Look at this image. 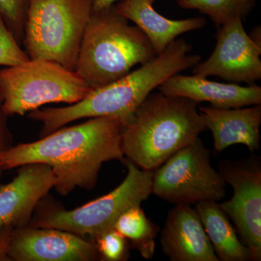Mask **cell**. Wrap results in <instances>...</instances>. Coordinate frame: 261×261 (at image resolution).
<instances>
[{
  "instance_id": "obj_1",
  "label": "cell",
  "mask_w": 261,
  "mask_h": 261,
  "mask_svg": "<svg viewBox=\"0 0 261 261\" xmlns=\"http://www.w3.org/2000/svg\"><path fill=\"white\" fill-rule=\"evenodd\" d=\"M125 125L116 118L97 117L75 126L62 127L41 140L19 144L0 152L5 170L31 163L50 166L54 188L62 196L75 188L92 190L104 163L124 160L121 135Z\"/></svg>"
},
{
  "instance_id": "obj_2",
  "label": "cell",
  "mask_w": 261,
  "mask_h": 261,
  "mask_svg": "<svg viewBox=\"0 0 261 261\" xmlns=\"http://www.w3.org/2000/svg\"><path fill=\"white\" fill-rule=\"evenodd\" d=\"M192 65L191 56L185 46L173 42L145 64L113 83L92 89L79 102L65 107L39 108L28 116L42 123V137L82 118L108 117L126 125L154 89Z\"/></svg>"
},
{
  "instance_id": "obj_3",
  "label": "cell",
  "mask_w": 261,
  "mask_h": 261,
  "mask_svg": "<svg viewBox=\"0 0 261 261\" xmlns=\"http://www.w3.org/2000/svg\"><path fill=\"white\" fill-rule=\"evenodd\" d=\"M200 103L161 92L150 93L123 127V155L142 169L154 171L207 130Z\"/></svg>"
},
{
  "instance_id": "obj_4",
  "label": "cell",
  "mask_w": 261,
  "mask_h": 261,
  "mask_svg": "<svg viewBox=\"0 0 261 261\" xmlns=\"http://www.w3.org/2000/svg\"><path fill=\"white\" fill-rule=\"evenodd\" d=\"M113 5L92 13L81 44L74 71L92 89L120 80L157 55L145 34Z\"/></svg>"
},
{
  "instance_id": "obj_5",
  "label": "cell",
  "mask_w": 261,
  "mask_h": 261,
  "mask_svg": "<svg viewBox=\"0 0 261 261\" xmlns=\"http://www.w3.org/2000/svg\"><path fill=\"white\" fill-rule=\"evenodd\" d=\"M93 0H29L23 42L30 59L75 70Z\"/></svg>"
},
{
  "instance_id": "obj_6",
  "label": "cell",
  "mask_w": 261,
  "mask_h": 261,
  "mask_svg": "<svg viewBox=\"0 0 261 261\" xmlns=\"http://www.w3.org/2000/svg\"><path fill=\"white\" fill-rule=\"evenodd\" d=\"M91 90L74 70L47 60L0 69V102L7 116H23L49 103L74 104Z\"/></svg>"
},
{
  "instance_id": "obj_7",
  "label": "cell",
  "mask_w": 261,
  "mask_h": 261,
  "mask_svg": "<svg viewBox=\"0 0 261 261\" xmlns=\"http://www.w3.org/2000/svg\"><path fill=\"white\" fill-rule=\"evenodd\" d=\"M128 173L121 185L107 195L71 211L57 210L43 215L33 227L63 230L96 239L110 230L125 211L140 206L152 194L153 171L140 168L125 158Z\"/></svg>"
},
{
  "instance_id": "obj_8",
  "label": "cell",
  "mask_w": 261,
  "mask_h": 261,
  "mask_svg": "<svg viewBox=\"0 0 261 261\" xmlns=\"http://www.w3.org/2000/svg\"><path fill=\"white\" fill-rule=\"evenodd\" d=\"M152 194L174 205L219 202L226 195V183L198 137L153 171Z\"/></svg>"
},
{
  "instance_id": "obj_9",
  "label": "cell",
  "mask_w": 261,
  "mask_h": 261,
  "mask_svg": "<svg viewBox=\"0 0 261 261\" xmlns=\"http://www.w3.org/2000/svg\"><path fill=\"white\" fill-rule=\"evenodd\" d=\"M219 173L233 188L229 200L219 205L232 221L239 239L251 251L252 260H261V164L250 159L220 164Z\"/></svg>"
},
{
  "instance_id": "obj_10",
  "label": "cell",
  "mask_w": 261,
  "mask_h": 261,
  "mask_svg": "<svg viewBox=\"0 0 261 261\" xmlns=\"http://www.w3.org/2000/svg\"><path fill=\"white\" fill-rule=\"evenodd\" d=\"M243 20L234 19L218 28L211 56L192 68L193 75L218 76L230 83L248 85L261 79V47L250 39Z\"/></svg>"
},
{
  "instance_id": "obj_11",
  "label": "cell",
  "mask_w": 261,
  "mask_h": 261,
  "mask_svg": "<svg viewBox=\"0 0 261 261\" xmlns=\"http://www.w3.org/2000/svg\"><path fill=\"white\" fill-rule=\"evenodd\" d=\"M8 255L16 261H90L101 258L96 243L69 231L24 226L10 233Z\"/></svg>"
},
{
  "instance_id": "obj_12",
  "label": "cell",
  "mask_w": 261,
  "mask_h": 261,
  "mask_svg": "<svg viewBox=\"0 0 261 261\" xmlns=\"http://www.w3.org/2000/svg\"><path fill=\"white\" fill-rule=\"evenodd\" d=\"M56 183L50 166L31 163L20 166L13 181L0 185V226L12 228L28 226L39 201Z\"/></svg>"
},
{
  "instance_id": "obj_13",
  "label": "cell",
  "mask_w": 261,
  "mask_h": 261,
  "mask_svg": "<svg viewBox=\"0 0 261 261\" xmlns=\"http://www.w3.org/2000/svg\"><path fill=\"white\" fill-rule=\"evenodd\" d=\"M163 251L171 261H219L195 209L176 205L161 232Z\"/></svg>"
},
{
  "instance_id": "obj_14",
  "label": "cell",
  "mask_w": 261,
  "mask_h": 261,
  "mask_svg": "<svg viewBox=\"0 0 261 261\" xmlns=\"http://www.w3.org/2000/svg\"><path fill=\"white\" fill-rule=\"evenodd\" d=\"M159 92L173 97L188 98L199 103L207 102L216 108H239L261 104V87L235 83H219L199 75L176 73L158 87Z\"/></svg>"
},
{
  "instance_id": "obj_15",
  "label": "cell",
  "mask_w": 261,
  "mask_h": 261,
  "mask_svg": "<svg viewBox=\"0 0 261 261\" xmlns=\"http://www.w3.org/2000/svg\"><path fill=\"white\" fill-rule=\"evenodd\" d=\"M198 111L212 133L216 153L238 144L251 152L260 149V105L229 109L210 106L199 107Z\"/></svg>"
},
{
  "instance_id": "obj_16",
  "label": "cell",
  "mask_w": 261,
  "mask_h": 261,
  "mask_svg": "<svg viewBox=\"0 0 261 261\" xmlns=\"http://www.w3.org/2000/svg\"><path fill=\"white\" fill-rule=\"evenodd\" d=\"M118 15L133 22L149 39L156 54H160L181 34L205 27L203 17L171 20L154 9L148 0H121L113 5Z\"/></svg>"
},
{
  "instance_id": "obj_17",
  "label": "cell",
  "mask_w": 261,
  "mask_h": 261,
  "mask_svg": "<svg viewBox=\"0 0 261 261\" xmlns=\"http://www.w3.org/2000/svg\"><path fill=\"white\" fill-rule=\"evenodd\" d=\"M195 206L219 261L252 260L251 251L240 241L236 230L218 202L204 201Z\"/></svg>"
},
{
  "instance_id": "obj_18",
  "label": "cell",
  "mask_w": 261,
  "mask_h": 261,
  "mask_svg": "<svg viewBox=\"0 0 261 261\" xmlns=\"http://www.w3.org/2000/svg\"><path fill=\"white\" fill-rule=\"evenodd\" d=\"M114 229L128 239L145 259L153 257L154 239L160 231L157 225L147 219L140 206L130 207L117 220Z\"/></svg>"
},
{
  "instance_id": "obj_19",
  "label": "cell",
  "mask_w": 261,
  "mask_h": 261,
  "mask_svg": "<svg viewBox=\"0 0 261 261\" xmlns=\"http://www.w3.org/2000/svg\"><path fill=\"white\" fill-rule=\"evenodd\" d=\"M182 9L207 15L217 28L234 19L245 20L255 7V0H176Z\"/></svg>"
},
{
  "instance_id": "obj_20",
  "label": "cell",
  "mask_w": 261,
  "mask_h": 261,
  "mask_svg": "<svg viewBox=\"0 0 261 261\" xmlns=\"http://www.w3.org/2000/svg\"><path fill=\"white\" fill-rule=\"evenodd\" d=\"M29 0H0V15L19 43L23 42Z\"/></svg>"
},
{
  "instance_id": "obj_21",
  "label": "cell",
  "mask_w": 261,
  "mask_h": 261,
  "mask_svg": "<svg viewBox=\"0 0 261 261\" xmlns=\"http://www.w3.org/2000/svg\"><path fill=\"white\" fill-rule=\"evenodd\" d=\"M29 60L0 15V66H15Z\"/></svg>"
},
{
  "instance_id": "obj_22",
  "label": "cell",
  "mask_w": 261,
  "mask_h": 261,
  "mask_svg": "<svg viewBox=\"0 0 261 261\" xmlns=\"http://www.w3.org/2000/svg\"><path fill=\"white\" fill-rule=\"evenodd\" d=\"M96 245L100 256L105 260H125L128 254L126 239L116 229L110 230L96 239Z\"/></svg>"
},
{
  "instance_id": "obj_23",
  "label": "cell",
  "mask_w": 261,
  "mask_h": 261,
  "mask_svg": "<svg viewBox=\"0 0 261 261\" xmlns=\"http://www.w3.org/2000/svg\"><path fill=\"white\" fill-rule=\"evenodd\" d=\"M7 116L2 109L0 102V152L5 150L11 146V135L7 124ZM4 170L0 167V181L3 177Z\"/></svg>"
},
{
  "instance_id": "obj_24",
  "label": "cell",
  "mask_w": 261,
  "mask_h": 261,
  "mask_svg": "<svg viewBox=\"0 0 261 261\" xmlns=\"http://www.w3.org/2000/svg\"><path fill=\"white\" fill-rule=\"evenodd\" d=\"M13 228L0 226V261H9L8 255L10 233Z\"/></svg>"
},
{
  "instance_id": "obj_25",
  "label": "cell",
  "mask_w": 261,
  "mask_h": 261,
  "mask_svg": "<svg viewBox=\"0 0 261 261\" xmlns=\"http://www.w3.org/2000/svg\"><path fill=\"white\" fill-rule=\"evenodd\" d=\"M119 1L121 0H93V12L107 9Z\"/></svg>"
},
{
  "instance_id": "obj_26",
  "label": "cell",
  "mask_w": 261,
  "mask_h": 261,
  "mask_svg": "<svg viewBox=\"0 0 261 261\" xmlns=\"http://www.w3.org/2000/svg\"><path fill=\"white\" fill-rule=\"evenodd\" d=\"M249 37L255 44L261 47V29L260 25L252 29V32L249 34Z\"/></svg>"
},
{
  "instance_id": "obj_27",
  "label": "cell",
  "mask_w": 261,
  "mask_h": 261,
  "mask_svg": "<svg viewBox=\"0 0 261 261\" xmlns=\"http://www.w3.org/2000/svg\"><path fill=\"white\" fill-rule=\"evenodd\" d=\"M148 1L150 4L153 5L155 3L156 0H148Z\"/></svg>"
}]
</instances>
